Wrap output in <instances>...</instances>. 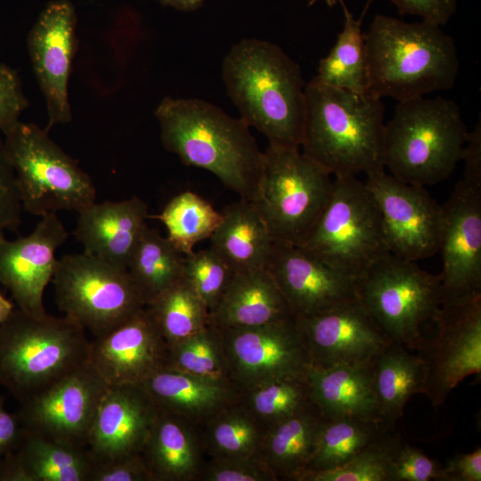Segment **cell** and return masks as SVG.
<instances>
[{"instance_id":"obj_1","label":"cell","mask_w":481,"mask_h":481,"mask_svg":"<svg viewBox=\"0 0 481 481\" xmlns=\"http://www.w3.org/2000/svg\"><path fill=\"white\" fill-rule=\"evenodd\" d=\"M154 115L164 148L183 164L209 171L240 200H257L265 156L241 118L201 99L169 96Z\"/></svg>"},{"instance_id":"obj_2","label":"cell","mask_w":481,"mask_h":481,"mask_svg":"<svg viewBox=\"0 0 481 481\" xmlns=\"http://www.w3.org/2000/svg\"><path fill=\"white\" fill-rule=\"evenodd\" d=\"M226 92L240 118L269 144L300 149L306 95L301 69L277 45L246 38L222 64Z\"/></svg>"},{"instance_id":"obj_3","label":"cell","mask_w":481,"mask_h":481,"mask_svg":"<svg viewBox=\"0 0 481 481\" xmlns=\"http://www.w3.org/2000/svg\"><path fill=\"white\" fill-rule=\"evenodd\" d=\"M367 92L397 102L450 90L460 69L452 38L440 26L377 14L364 32Z\"/></svg>"},{"instance_id":"obj_4","label":"cell","mask_w":481,"mask_h":481,"mask_svg":"<svg viewBox=\"0 0 481 481\" xmlns=\"http://www.w3.org/2000/svg\"><path fill=\"white\" fill-rule=\"evenodd\" d=\"M300 148L332 176L368 174L384 167V105L368 92L306 84Z\"/></svg>"},{"instance_id":"obj_5","label":"cell","mask_w":481,"mask_h":481,"mask_svg":"<svg viewBox=\"0 0 481 481\" xmlns=\"http://www.w3.org/2000/svg\"><path fill=\"white\" fill-rule=\"evenodd\" d=\"M469 132L452 100L424 96L398 102L385 124L383 165L395 178L429 186L451 176Z\"/></svg>"},{"instance_id":"obj_6","label":"cell","mask_w":481,"mask_h":481,"mask_svg":"<svg viewBox=\"0 0 481 481\" xmlns=\"http://www.w3.org/2000/svg\"><path fill=\"white\" fill-rule=\"evenodd\" d=\"M90 348L86 330L67 317L16 308L0 324V386L25 403L89 363Z\"/></svg>"},{"instance_id":"obj_7","label":"cell","mask_w":481,"mask_h":481,"mask_svg":"<svg viewBox=\"0 0 481 481\" xmlns=\"http://www.w3.org/2000/svg\"><path fill=\"white\" fill-rule=\"evenodd\" d=\"M3 135L23 210L37 216L61 210L79 213L95 202L89 175L45 128L20 120Z\"/></svg>"},{"instance_id":"obj_8","label":"cell","mask_w":481,"mask_h":481,"mask_svg":"<svg viewBox=\"0 0 481 481\" xmlns=\"http://www.w3.org/2000/svg\"><path fill=\"white\" fill-rule=\"evenodd\" d=\"M300 248L355 281L390 254L364 182L356 175L334 177L329 200Z\"/></svg>"},{"instance_id":"obj_9","label":"cell","mask_w":481,"mask_h":481,"mask_svg":"<svg viewBox=\"0 0 481 481\" xmlns=\"http://www.w3.org/2000/svg\"><path fill=\"white\" fill-rule=\"evenodd\" d=\"M355 282L358 300L385 334L417 351L443 303L439 275L388 254Z\"/></svg>"},{"instance_id":"obj_10","label":"cell","mask_w":481,"mask_h":481,"mask_svg":"<svg viewBox=\"0 0 481 481\" xmlns=\"http://www.w3.org/2000/svg\"><path fill=\"white\" fill-rule=\"evenodd\" d=\"M263 178L253 202L274 242L300 247L324 209L331 175L298 148L268 144Z\"/></svg>"},{"instance_id":"obj_11","label":"cell","mask_w":481,"mask_h":481,"mask_svg":"<svg viewBox=\"0 0 481 481\" xmlns=\"http://www.w3.org/2000/svg\"><path fill=\"white\" fill-rule=\"evenodd\" d=\"M52 282L64 316L96 338L146 306L126 269L84 251L58 258Z\"/></svg>"},{"instance_id":"obj_12","label":"cell","mask_w":481,"mask_h":481,"mask_svg":"<svg viewBox=\"0 0 481 481\" xmlns=\"http://www.w3.org/2000/svg\"><path fill=\"white\" fill-rule=\"evenodd\" d=\"M461 160L463 175L442 205L443 303L481 296V143L469 142Z\"/></svg>"},{"instance_id":"obj_13","label":"cell","mask_w":481,"mask_h":481,"mask_svg":"<svg viewBox=\"0 0 481 481\" xmlns=\"http://www.w3.org/2000/svg\"><path fill=\"white\" fill-rule=\"evenodd\" d=\"M220 332L230 382L240 395L277 379L305 376L311 360L297 318Z\"/></svg>"},{"instance_id":"obj_14","label":"cell","mask_w":481,"mask_h":481,"mask_svg":"<svg viewBox=\"0 0 481 481\" xmlns=\"http://www.w3.org/2000/svg\"><path fill=\"white\" fill-rule=\"evenodd\" d=\"M435 335L417 349L426 366L423 394L434 407L466 377L481 371V296L442 303Z\"/></svg>"},{"instance_id":"obj_15","label":"cell","mask_w":481,"mask_h":481,"mask_svg":"<svg viewBox=\"0 0 481 481\" xmlns=\"http://www.w3.org/2000/svg\"><path fill=\"white\" fill-rule=\"evenodd\" d=\"M364 183L379 210L391 255L416 262L438 252L443 206L425 187L406 183L385 167L366 174Z\"/></svg>"},{"instance_id":"obj_16","label":"cell","mask_w":481,"mask_h":481,"mask_svg":"<svg viewBox=\"0 0 481 481\" xmlns=\"http://www.w3.org/2000/svg\"><path fill=\"white\" fill-rule=\"evenodd\" d=\"M109 387L89 361L49 389L20 404L16 413L26 433L86 448L95 415Z\"/></svg>"},{"instance_id":"obj_17","label":"cell","mask_w":481,"mask_h":481,"mask_svg":"<svg viewBox=\"0 0 481 481\" xmlns=\"http://www.w3.org/2000/svg\"><path fill=\"white\" fill-rule=\"evenodd\" d=\"M77 14L69 0H53L27 37L31 66L45 102L49 131L72 118L69 81L76 48Z\"/></svg>"},{"instance_id":"obj_18","label":"cell","mask_w":481,"mask_h":481,"mask_svg":"<svg viewBox=\"0 0 481 481\" xmlns=\"http://www.w3.org/2000/svg\"><path fill=\"white\" fill-rule=\"evenodd\" d=\"M297 321L314 366L368 365L391 341L358 298Z\"/></svg>"},{"instance_id":"obj_19","label":"cell","mask_w":481,"mask_h":481,"mask_svg":"<svg viewBox=\"0 0 481 481\" xmlns=\"http://www.w3.org/2000/svg\"><path fill=\"white\" fill-rule=\"evenodd\" d=\"M40 217L28 235L0 240V284L17 308L36 316L46 314L44 292L55 271L56 251L69 236L57 213Z\"/></svg>"},{"instance_id":"obj_20","label":"cell","mask_w":481,"mask_h":481,"mask_svg":"<svg viewBox=\"0 0 481 481\" xmlns=\"http://www.w3.org/2000/svg\"><path fill=\"white\" fill-rule=\"evenodd\" d=\"M266 270L297 318L357 298L355 280L295 245L274 242Z\"/></svg>"},{"instance_id":"obj_21","label":"cell","mask_w":481,"mask_h":481,"mask_svg":"<svg viewBox=\"0 0 481 481\" xmlns=\"http://www.w3.org/2000/svg\"><path fill=\"white\" fill-rule=\"evenodd\" d=\"M167 344L147 306L91 342L90 363L110 387L141 385L165 368Z\"/></svg>"},{"instance_id":"obj_22","label":"cell","mask_w":481,"mask_h":481,"mask_svg":"<svg viewBox=\"0 0 481 481\" xmlns=\"http://www.w3.org/2000/svg\"><path fill=\"white\" fill-rule=\"evenodd\" d=\"M158 412L141 385L110 387L88 437L86 448L94 461L142 452Z\"/></svg>"},{"instance_id":"obj_23","label":"cell","mask_w":481,"mask_h":481,"mask_svg":"<svg viewBox=\"0 0 481 481\" xmlns=\"http://www.w3.org/2000/svg\"><path fill=\"white\" fill-rule=\"evenodd\" d=\"M149 217L147 203L137 196L94 202L78 213L74 235L84 252L126 269Z\"/></svg>"},{"instance_id":"obj_24","label":"cell","mask_w":481,"mask_h":481,"mask_svg":"<svg viewBox=\"0 0 481 481\" xmlns=\"http://www.w3.org/2000/svg\"><path fill=\"white\" fill-rule=\"evenodd\" d=\"M142 453L155 481H197L208 457L200 426L161 410Z\"/></svg>"},{"instance_id":"obj_25","label":"cell","mask_w":481,"mask_h":481,"mask_svg":"<svg viewBox=\"0 0 481 481\" xmlns=\"http://www.w3.org/2000/svg\"><path fill=\"white\" fill-rule=\"evenodd\" d=\"M94 462L86 448L23 431L17 448L0 459V481H89Z\"/></svg>"},{"instance_id":"obj_26","label":"cell","mask_w":481,"mask_h":481,"mask_svg":"<svg viewBox=\"0 0 481 481\" xmlns=\"http://www.w3.org/2000/svg\"><path fill=\"white\" fill-rule=\"evenodd\" d=\"M294 316L265 269L234 273L216 307L210 325L216 329L258 326Z\"/></svg>"},{"instance_id":"obj_27","label":"cell","mask_w":481,"mask_h":481,"mask_svg":"<svg viewBox=\"0 0 481 481\" xmlns=\"http://www.w3.org/2000/svg\"><path fill=\"white\" fill-rule=\"evenodd\" d=\"M141 386L159 410L200 426L239 394L230 385L163 368Z\"/></svg>"},{"instance_id":"obj_28","label":"cell","mask_w":481,"mask_h":481,"mask_svg":"<svg viewBox=\"0 0 481 481\" xmlns=\"http://www.w3.org/2000/svg\"><path fill=\"white\" fill-rule=\"evenodd\" d=\"M221 212L223 219L209 238V249L233 273L265 269L274 241L255 202L240 200Z\"/></svg>"},{"instance_id":"obj_29","label":"cell","mask_w":481,"mask_h":481,"mask_svg":"<svg viewBox=\"0 0 481 481\" xmlns=\"http://www.w3.org/2000/svg\"><path fill=\"white\" fill-rule=\"evenodd\" d=\"M306 378L311 402L324 418L357 417L379 422L370 364L311 365Z\"/></svg>"},{"instance_id":"obj_30","label":"cell","mask_w":481,"mask_h":481,"mask_svg":"<svg viewBox=\"0 0 481 481\" xmlns=\"http://www.w3.org/2000/svg\"><path fill=\"white\" fill-rule=\"evenodd\" d=\"M382 428L394 430L408 400L424 392L426 366L419 355L391 340L370 364Z\"/></svg>"},{"instance_id":"obj_31","label":"cell","mask_w":481,"mask_h":481,"mask_svg":"<svg viewBox=\"0 0 481 481\" xmlns=\"http://www.w3.org/2000/svg\"><path fill=\"white\" fill-rule=\"evenodd\" d=\"M323 420L311 404L265 429L256 457L276 481H299L313 455Z\"/></svg>"},{"instance_id":"obj_32","label":"cell","mask_w":481,"mask_h":481,"mask_svg":"<svg viewBox=\"0 0 481 481\" xmlns=\"http://www.w3.org/2000/svg\"><path fill=\"white\" fill-rule=\"evenodd\" d=\"M184 255L148 224L129 257L126 270L146 306L183 276Z\"/></svg>"},{"instance_id":"obj_33","label":"cell","mask_w":481,"mask_h":481,"mask_svg":"<svg viewBox=\"0 0 481 481\" xmlns=\"http://www.w3.org/2000/svg\"><path fill=\"white\" fill-rule=\"evenodd\" d=\"M344 25L330 53L322 58L315 76L321 82L337 88L355 93L367 92L364 32L362 21L348 10L344 1Z\"/></svg>"},{"instance_id":"obj_34","label":"cell","mask_w":481,"mask_h":481,"mask_svg":"<svg viewBox=\"0 0 481 481\" xmlns=\"http://www.w3.org/2000/svg\"><path fill=\"white\" fill-rule=\"evenodd\" d=\"M383 430L386 429L372 420L357 417L324 418L313 455L300 479L307 473L344 464Z\"/></svg>"},{"instance_id":"obj_35","label":"cell","mask_w":481,"mask_h":481,"mask_svg":"<svg viewBox=\"0 0 481 481\" xmlns=\"http://www.w3.org/2000/svg\"><path fill=\"white\" fill-rule=\"evenodd\" d=\"M202 443L209 458L256 456L264 428L236 401L200 426Z\"/></svg>"},{"instance_id":"obj_36","label":"cell","mask_w":481,"mask_h":481,"mask_svg":"<svg viewBox=\"0 0 481 481\" xmlns=\"http://www.w3.org/2000/svg\"><path fill=\"white\" fill-rule=\"evenodd\" d=\"M167 346L210 325V314L183 276L146 306Z\"/></svg>"},{"instance_id":"obj_37","label":"cell","mask_w":481,"mask_h":481,"mask_svg":"<svg viewBox=\"0 0 481 481\" xmlns=\"http://www.w3.org/2000/svg\"><path fill=\"white\" fill-rule=\"evenodd\" d=\"M155 217L165 225L170 242L186 255L212 236L223 214L199 194L185 191L173 197Z\"/></svg>"},{"instance_id":"obj_38","label":"cell","mask_w":481,"mask_h":481,"mask_svg":"<svg viewBox=\"0 0 481 481\" xmlns=\"http://www.w3.org/2000/svg\"><path fill=\"white\" fill-rule=\"evenodd\" d=\"M237 402L264 430L312 404L306 375L265 382L240 393Z\"/></svg>"},{"instance_id":"obj_39","label":"cell","mask_w":481,"mask_h":481,"mask_svg":"<svg viewBox=\"0 0 481 481\" xmlns=\"http://www.w3.org/2000/svg\"><path fill=\"white\" fill-rule=\"evenodd\" d=\"M165 368L232 386L221 335L212 325L167 346Z\"/></svg>"},{"instance_id":"obj_40","label":"cell","mask_w":481,"mask_h":481,"mask_svg":"<svg viewBox=\"0 0 481 481\" xmlns=\"http://www.w3.org/2000/svg\"><path fill=\"white\" fill-rule=\"evenodd\" d=\"M400 437L394 430H383L344 464L307 473L300 481H389L390 459Z\"/></svg>"},{"instance_id":"obj_41","label":"cell","mask_w":481,"mask_h":481,"mask_svg":"<svg viewBox=\"0 0 481 481\" xmlns=\"http://www.w3.org/2000/svg\"><path fill=\"white\" fill-rule=\"evenodd\" d=\"M233 272L211 249L184 255L183 277L208 307L209 314L225 291Z\"/></svg>"},{"instance_id":"obj_42","label":"cell","mask_w":481,"mask_h":481,"mask_svg":"<svg viewBox=\"0 0 481 481\" xmlns=\"http://www.w3.org/2000/svg\"><path fill=\"white\" fill-rule=\"evenodd\" d=\"M197 481H276V478L256 456L226 459L207 457Z\"/></svg>"},{"instance_id":"obj_43","label":"cell","mask_w":481,"mask_h":481,"mask_svg":"<svg viewBox=\"0 0 481 481\" xmlns=\"http://www.w3.org/2000/svg\"><path fill=\"white\" fill-rule=\"evenodd\" d=\"M441 465L400 437L390 459L389 481H437Z\"/></svg>"},{"instance_id":"obj_44","label":"cell","mask_w":481,"mask_h":481,"mask_svg":"<svg viewBox=\"0 0 481 481\" xmlns=\"http://www.w3.org/2000/svg\"><path fill=\"white\" fill-rule=\"evenodd\" d=\"M23 211L16 178L4 144L0 139V240L5 231H15Z\"/></svg>"},{"instance_id":"obj_45","label":"cell","mask_w":481,"mask_h":481,"mask_svg":"<svg viewBox=\"0 0 481 481\" xmlns=\"http://www.w3.org/2000/svg\"><path fill=\"white\" fill-rule=\"evenodd\" d=\"M28 106L19 74L0 63V131L4 134L19 122Z\"/></svg>"},{"instance_id":"obj_46","label":"cell","mask_w":481,"mask_h":481,"mask_svg":"<svg viewBox=\"0 0 481 481\" xmlns=\"http://www.w3.org/2000/svg\"><path fill=\"white\" fill-rule=\"evenodd\" d=\"M89 481H155L142 452L94 462Z\"/></svg>"},{"instance_id":"obj_47","label":"cell","mask_w":481,"mask_h":481,"mask_svg":"<svg viewBox=\"0 0 481 481\" xmlns=\"http://www.w3.org/2000/svg\"><path fill=\"white\" fill-rule=\"evenodd\" d=\"M374 0H368L363 15ZM397 8L400 14H412L421 20L442 26L446 24L456 12L457 0H388Z\"/></svg>"},{"instance_id":"obj_48","label":"cell","mask_w":481,"mask_h":481,"mask_svg":"<svg viewBox=\"0 0 481 481\" xmlns=\"http://www.w3.org/2000/svg\"><path fill=\"white\" fill-rule=\"evenodd\" d=\"M437 481H481V448L456 454L440 467Z\"/></svg>"},{"instance_id":"obj_49","label":"cell","mask_w":481,"mask_h":481,"mask_svg":"<svg viewBox=\"0 0 481 481\" xmlns=\"http://www.w3.org/2000/svg\"><path fill=\"white\" fill-rule=\"evenodd\" d=\"M4 403V397L0 395V459L16 449L23 436L17 413L9 412Z\"/></svg>"},{"instance_id":"obj_50","label":"cell","mask_w":481,"mask_h":481,"mask_svg":"<svg viewBox=\"0 0 481 481\" xmlns=\"http://www.w3.org/2000/svg\"><path fill=\"white\" fill-rule=\"evenodd\" d=\"M159 3L177 11L194 12L203 5L204 0H159Z\"/></svg>"},{"instance_id":"obj_51","label":"cell","mask_w":481,"mask_h":481,"mask_svg":"<svg viewBox=\"0 0 481 481\" xmlns=\"http://www.w3.org/2000/svg\"><path fill=\"white\" fill-rule=\"evenodd\" d=\"M14 309L13 303L0 292V324L10 316Z\"/></svg>"},{"instance_id":"obj_52","label":"cell","mask_w":481,"mask_h":481,"mask_svg":"<svg viewBox=\"0 0 481 481\" xmlns=\"http://www.w3.org/2000/svg\"><path fill=\"white\" fill-rule=\"evenodd\" d=\"M318 1H324L325 4L329 6V7H333L335 6L336 4H339V2L341 0H309L308 1V6H313L314 4H315Z\"/></svg>"}]
</instances>
